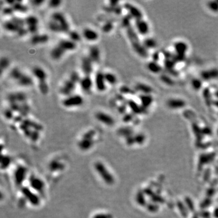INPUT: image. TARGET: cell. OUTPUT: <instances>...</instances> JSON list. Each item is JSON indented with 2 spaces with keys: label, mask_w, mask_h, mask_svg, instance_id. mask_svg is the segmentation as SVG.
I'll use <instances>...</instances> for the list:
<instances>
[{
  "label": "cell",
  "mask_w": 218,
  "mask_h": 218,
  "mask_svg": "<svg viewBox=\"0 0 218 218\" xmlns=\"http://www.w3.org/2000/svg\"><path fill=\"white\" fill-rule=\"evenodd\" d=\"M62 105L67 108L81 106L84 103V99L80 94H73L65 97L62 101Z\"/></svg>",
  "instance_id": "1"
},
{
  "label": "cell",
  "mask_w": 218,
  "mask_h": 218,
  "mask_svg": "<svg viewBox=\"0 0 218 218\" xmlns=\"http://www.w3.org/2000/svg\"><path fill=\"white\" fill-rule=\"evenodd\" d=\"M51 20L57 21L61 27L63 33H68L70 29V25L69 22L67 21L65 17L62 13L59 12H56L52 13L51 16Z\"/></svg>",
  "instance_id": "2"
},
{
  "label": "cell",
  "mask_w": 218,
  "mask_h": 218,
  "mask_svg": "<svg viewBox=\"0 0 218 218\" xmlns=\"http://www.w3.org/2000/svg\"><path fill=\"white\" fill-rule=\"evenodd\" d=\"M124 8L128 12L129 15L136 20L142 19L143 15L141 10L136 6L129 3H126L124 4Z\"/></svg>",
  "instance_id": "3"
},
{
  "label": "cell",
  "mask_w": 218,
  "mask_h": 218,
  "mask_svg": "<svg viewBox=\"0 0 218 218\" xmlns=\"http://www.w3.org/2000/svg\"><path fill=\"white\" fill-rule=\"evenodd\" d=\"M76 84L70 79H67L60 89V93L66 97H69L73 94L72 93L76 89Z\"/></svg>",
  "instance_id": "4"
},
{
  "label": "cell",
  "mask_w": 218,
  "mask_h": 218,
  "mask_svg": "<svg viewBox=\"0 0 218 218\" xmlns=\"http://www.w3.org/2000/svg\"><path fill=\"white\" fill-rule=\"evenodd\" d=\"M93 62L88 56L84 57L81 60V70L84 75L90 76L93 70Z\"/></svg>",
  "instance_id": "5"
},
{
  "label": "cell",
  "mask_w": 218,
  "mask_h": 218,
  "mask_svg": "<svg viewBox=\"0 0 218 218\" xmlns=\"http://www.w3.org/2000/svg\"><path fill=\"white\" fill-rule=\"evenodd\" d=\"M94 85L97 89L101 92H104L107 89L106 81L104 76V73L101 72H98L94 77Z\"/></svg>",
  "instance_id": "6"
},
{
  "label": "cell",
  "mask_w": 218,
  "mask_h": 218,
  "mask_svg": "<svg viewBox=\"0 0 218 218\" xmlns=\"http://www.w3.org/2000/svg\"><path fill=\"white\" fill-rule=\"evenodd\" d=\"M95 118L101 123L108 126H112L115 123V120L112 116L102 112H97L95 114Z\"/></svg>",
  "instance_id": "7"
},
{
  "label": "cell",
  "mask_w": 218,
  "mask_h": 218,
  "mask_svg": "<svg viewBox=\"0 0 218 218\" xmlns=\"http://www.w3.org/2000/svg\"><path fill=\"white\" fill-rule=\"evenodd\" d=\"M79 84L82 90L86 93H89L92 90L93 82L90 76L84 75L83 78H81Z\"/></svg>",
  "instance_id": "8"
},
{
  "label": "cell",
  "mask_w": 218,
  "mask_h": 218,
  "mask_svg": "<svg viewBox=\"0 0 218 218\" xmlns=\"http://www.w3.org/2000/svg\"><path fill=\"white\" fill-rule=\"evenodd\" d=\"M135 27L138 33L141 35H146L150 31V27L148 23L143 19L136 20Z\"/></svg>",
  "instance_id": "9"
},
{
  "label": "cell",
  "mask_w": 218,
  "mask_h": 218,
  "mask_svg": "<svg viewBox=\"0 0 218 218\" xmlns=\"http://www.w3.org/2000/svg\"><path fill=\"white\" fill-rule=\"evenodd\" d=\"M58 45L60 46L65 52L73 51L77 47L76 43L70 39L60 40L58 43Z\"/></svg>",
  "instance_id": "10"
},
{
  "label": "cell",
  "mask_w": 218,
  "mask_h": 218,
  "mask_svg": "<svg viewBox=\"0 0 218 218\" xmlns=\"http://www.w3.org/2000/svg\"><path fill=\"white\" fill-rule=\"evenodd\" d=\"M88 57L93 63H98L101 58V53L99 47L97 46H92L89 48Z\"/></svg>",
  "instance_id": "11"
},
{
  "label": "cell",
  "mask_w": 218,
  "mask_h": 218,
  "mask_svg": "<svg viewBox=\"0 0 218 218\" xmlns=\"http://www.w3.org/2000/svg\"><path fill=\"white\" fill-rule=\"evenodd\" d=\"M32 72L34 77L38 81V82L46 81L47 75L46 71L43 68L39 66H35L33 68Z\"/></svg>",
  "instance_id": "12"
},
{
  "label": "cell",
  "mask_w": 218,
  "mask_h": 218,
  "mask_svg": "<svg viewBox=\"0 0 218 218\" xmlns=\"http://www.w3.org/2000/svg\"><path fill=\"white\" fill-rule=\"evenodd\" d=\"M49 40V36L45 33L33 35L31 39V42L33 45L44 44Z\"/></svg>",
  "instance_id": "13"
},
{
  "label": "cell",
  "mask_w": 218,
  "mask_h": 218,
  "mask_svg": "<svg viewBox=\"0 0 218 218\" xmlns=\"http://www.w3.org/2000/svg\"><path fill=\"white\" fill-rule=\"evenodd\" d=\"M83 35L86 40L92 42L98 40L99 38V35L98 32L90 28H85L83 30Z\"/></svg>",
  "instance_id": "14"
},
{
  "label": "cell",
  "mask_w": 218,
  "mask_h": 218,
  "mask_svg": "<svg viewBox=\"0 0 218 218\" xmlns=\"http://www.w3.org/2000/svg\"><path fill=\"white\" fill-rule=\"evenodd\" d=\"M185 102L178 98H172L167 102V106L173 110H177V109H181L185 106Z\"/></svg>",
  "instance_id": "15"
},
{
  "label": "cell",
  "mask_w": 218,
  "mask_h": 218,
  "mask_svg": "<svg viewBox=\"0 0 218 218\" xmlns=\"http://www.w3.org/2000/svg\"><path fill=\"white\" fill-rule=\"evenodd\" d=\"M65 53V52L58 44L53 47L50 52V57L53 60H60Z\"/></svg>",
  "instance_id": "16"
},
{
  "label": "cell",
  "mask_w": 218,
  "mask_h": 218,
  "mask_svg": "<svg viewBox=\"0 0 218 218\" xmlns=\"http://www.w3.org/2000/svg\"><path fill=\"white\" fill-rule=\"evenodd\" d=\"M174 48L176 51V53L178 54L179 57L184 56L188 50L187 44L183 41L176 42L174 45Z\"/></svg>",
  "instance_id": "17"
},
{
  "label": "cell",
  "mask_w": 218,
  "mask_h": 218,
  "mask_svg": "<svg viewBox=\"0 0 218 218\" xmlns=\"http://www.w3.org/2000/svg\"><path fill=\"white\" fill-rule=\"evenodd\" d=\"M17 82L20 86L23 87H30L33 84V80L32 78L24 73Z\"/></svg>",
  "instance_id": "18"
},
{
  "label": "cell",
  "mask_w": 218,
  "mask_h": 218,
  "mask_svg": "<svg viewBox=\"0 0 218 218\" xmlns=\"http://www.w3.org/2000/svg\"><path fill=\"white\" fill-rule=\"evenodd\" d=\"M132 46L134 50L138 54H140L141 57H145L147 55V52L145 50V48L143 45H142L139 40H135L133 41H132Z\"/></svg>",
  "instance_id": "19"
},
{
  "label": "cell",
  "mask_w": 218,
  "mask_h": 218,
  "mask_svg": "<svg viewBox=\"0 0 218 218\" xmlns=\"http://www.w3.org/2000/svg\"><path fill=\"white\" fill-rule=\"evenodd\" d=\"M139 98L141 103V107L144 108L149 107L153 101V97L150 94H141Z\"/></svg>",
  "instance_id": "20"
},
{
  "label": "cell",
  "mask_w": 218,
  "mask_h": 218,
  "mask_svg": "<svg viewBox=\"0 0 218 218\" xmlns=\"http://www.w3.org/2000/svg\"><path fill=\"white\" fill-rule=\"evenodd\" d=\"M202 78L205 80H211L218 78V70L213 69L204 71L201 74Z\"/></svg>",
  "instance_id": "21"
},
{
  "label": "cell",
  "mask_w": 218,
  "mask_h": 218,
  "mask_svg": "<svg viewBox=\"0 0 218 218\" xmlns=\"http://www.w3.org/2000/svg\"><path fill=\"white\" fill-rule=\"evenodd\" d=\"M3 27L8 32L17 33L20 28V27L17 25L14 22H13L11 20L5 21L3 24Z\"/></svg>",
  "instance_id": "22"
},
{
  "label": "cell",
  "mask_w": 218,
  "mask_h": 218,
  "mask_svg": "<svg viewBox=\"0 0 218 218\" xmlns=\"http://www.w3.org/2000/svg\"><path fill=\"white\" fill-rule=\"evenodd\" d=\"M127 106L129 107V108L131 109L132 113L134 114L142 113V112L143 111V109L144 108L140 106L134 101L132 100H127Z\"/></svg>",
  "instance_id": "23"
},
{
  "label": "cell",
  "mask_w": 218,
  "mask_h": 218,
  "mask_svg": "<svg viewBox=\"0 0 218 218\" xmlns=\"http://www.w3.org/2000/svg\"><path fill=\"white\" fill-rule=\"evenodd\" d=\"M22 122L24 124H25L27 126H28L30 129L31 128L33 129L34 130L39 131L41 130H42L43 129L42 126H41L39 124L28 118H24Z\"/></svg>",
  "instance_id": "24"
},
{
  "label": "cell",
  "mask_w": 218,
  "mask_h": 218,
  "mask_svg": "<svg viewBox=\"0 0 218 218\" xmlns=\"http://www.w3.org/2000/svg\"><path fill=\"white\" fill-rule=\"evenodd\" d=\"M135 90L141 92L142 94H150L152 92L151 87L143 83H138L135 86Z\"/></svg>",
  "instance_id": "25"
},
{
  "label": "cell",
  "mask_w": 218,
  "mask_h": 218,
  "mask_svg": "<svg viewBox=\"0 0 218 218\" xmlns=\"http://www.w3.org/2000/svg\"><path fill=\"white\" fill-rule=\"evenodd\" d=\"M48 27L49 29L54 33H63L62 29L60 25L55 21L53 20H50V21L49 22Z\"/></svg>",
  "instance_id": "26"
},
{
  "label": "cell",
  "mask_w": 218,
  "mask_h": 218,
  "mask_svg": "<svg viewBox=\"0 0 218 218\" xmlns=\"http://www.w3.org/2000/svg\"><path fill=\"white\" fill-rule=\"evenodd\" d=\"M147 69L150 72L153 73H158L162 70L161 67L156 62V61L149 62L147 64Z\"/></svg>",
  "instance_id": "27"
},
{
  "label": "cell",
  "mask_w": 218,
  "mask_h": 218,
  "mask_svg": "<svg viewBox=\"0 0 218 218\" xmlns=\"http://www.w3.org/2000/svg\"><path fill=\"white\" fill-rule=\"evenodd\" d=\"M106 83L108 84L113 86L117 83V78L115 74L111 72H106L104 73Z\"/></svg>",
  "instance_id": "28"
},
{
  "label": "cell",
  "mask_w": 218,
  "mask_h": 218,
  "mask_svg": "<svg viewBox=\"0 0 218 218\" xmlns=\"http://www.w3.org/2000/svg\"><path fill=\"white\" fill-rule=\"evenodd\" d=\"M23 74V72L18 67H13L10 70L9 75L10 77L16 81H17Z\"/></svg>",
  "instance_id": "29"
},
{
  "label": "cell",
  "mask_w": 218,
  "mask_h": 218,
  "mask_svg": "<svg viewBox=\"0 0 218 218\" xmlns=\"http://www.w3.org/2000/svg\"><path fill=\"white\" fill-rule=\"evenodd\" d=\"M13 8L14 9L15 12H20V13H26L28 10V7L25 4L22 3V1H16L15 4L13 5Z\"/></svg>",
  "instance_id": "30"
},
{
  "label": "cell",
  "mask_w": 218,
  "mask_h": 218,
  "mask_svg": "<svg viewBox=\"0 0 218 218\" xmlns=\"http://www.w3.org/2000/svg\"><path fill=\"white\" fill-rule=\"evenodd\" d=\"M114 28V23L112 21H108L104 23L101 30L104 33H110Z\"/></svg>",
  "instance_id": "31"
},
{
  "label": "cell",
  "mask_w": 218,
  "mask_h": 218,
  "mask_svg": "<svg viewBox=\"0 0 218 218\" xmlns=\"http://www.w3.org/2000/svg\"><path fill=\"white\" fill-rule=\"evenodd\" d=\"M25 23L27 26L29 25H38L39 20L38 18L34 15L27 16L25 19Z\"/></svg>",
  "instance_id": "32"
},
{
  "label": "cell",
  "mask_w": 218,
  "mask_h": 218,
  "mask_svg": "<svg viewBox=\"0 0 218 218\" xmlns=\"http://www.w3.org/2000/svg\"><path fill=\"white\" fill-rule=\"evenodd\" d=\"M38 89L41 93L43 94H47L49 92V88L46 81L38 82Z\"/></svg>",
  "instance_id": "33"
},
{
  "label": "cell",
  "mask_w": 218,
  "mask_h": 218,
  "mask_svg": "<svg viewBox=\"0 0 218 218\" xmlns=\"http://www.w3.org/2000/svg\"><path fill=\"white\" fill-rule=\"evenodd\" d=\"M68 36L69 37V39L72 41H73V42L75 43H77L79 42L81 39V36L79 35V33L75 31H70L69 32H68Z\"/></svg>",
  "instance_id": "34"
},
{
  "label": "cell",
  "mask_w": 218,
  "mask_h": 218,
  "mask_svg": "<svg viewBox=\"0 0 218 218\" xmlns=\"http://www.w3.org/2000/svg\"><path fill=\"white\" fill-rule=\"evenodd\" d=\"M143 46L145 48L147 49H152L156 47V42L155 39L153 38H147L144 40Z\"/></svg>",
  "instance_id": "35"
},
{
  "label": "cell",
  "mask_w": 218,
  "mask_h": 218,
  "mask_svg": "<svg viewBox=\"0 0 218 218\" xmlns=\"http://www.w3.org/2000/svg\"><path fill=\"white\" fill-rule=\"evenodd\" d=\"M119 92L122 94H134L135 91L126 86H121L119 88Z\"/></svg>",
  "instance_id": "36"
},
{
  "label": "cell",
  "mask_w": 218,
  "mask_h": 218,
  "mask_svg": "<svg viewBox=\"0 0 218 218\" xmlns=\"http://www.w3.org/2000/svg\"><path fill=\"white\" fill-rule=\"evenodd\" d=\"M15 95H16V99H17V102L20 104H22L25 102H27V96L24 93L21 92H17L15 93Z\"/></svg>",
  "instance_id": "37"
},
{
  "label": "cell",
  "mask_w": 218,
  "mask_h": 218,
  "mask_svg": "<svg viewBox=\"0 0 218 218\" xmlns=\"http://www.w3.org/2000/svg\"><path fill=\"white\" fill-rule=\"evenodd\" d=\"M192 86L195 90H199L202 86V83L201 79L195 78L192 81Z\"/></svg>",
  "instance_id": "38"
},
{
  "label": "cell",
  "mask_w": 218,
  "mask_h": 218,
  "mask_svg": "<svg viewBox=\"0 0 218 218\" xmlns=\"http://www.w3.org/2000/svg\"><path fill=\"white\" fill-rule=\"evenodd\" d=\"M69 79L76 84L77 83H79L81 77L80 76L79 74L77 72L74 71V72H72L71 74L70 75Z\"/></svg>",
  "instance_id": "39"
},
{
  "label": "cell",
  "mask_w": 218,
  "mask_h": 218,
  "mask_svg": "<svg viewBox=\"0 0 218 218\" xmlns=\"http://www.w3.org/2000/svg\"><path fill=\"white\" fill-rule=\"evenodd\" d=\"M10 20L13 22H14L17 25H18L20 27H24V25H25V20H23V19H22V18H19L18 17L13 16V17H12V18H10Z\"/></svg>",
  "instance_id": "40"
},
{
  "label": "cell",
  "mask_w": 218,
  "mask_h": 218,
  "mask_svg": "<svg viewBox=\"0 0 218 218\" xmlns=\"http://www.w3.org/2000/svg\"><path fill=\"white\" fill-rule=\"evenodd\" d=\"M9 65V60L8 58L3 57L0 60V68H1V72H2L4 69H7Z\"/></svg>",
  "instance_id": "41"
},
{
  "label": "cell",
  "mask_w": 218,
  "mask_h": 218,
  "mask_svg": "<svg viewBox=\"0 0 218 218\" xmlns=\"http://www.w3.org/2000/svg\"><path fill=\"white\" fill-rule=\"evenodd\" d=\"M207 6L210 10L214 13H218V3L217 1H210L207 4Z\"/></svg>",
  "instance_id": "42"
},
{
  "label": "cell",
  "mask_w": 218,
  "mask_h": 218,
  "mask_svg": "<svg viewBox=\"0 0 218 218\" xmlns=\"http://www.w3.org/2000/svg\"><path fill=\"white\" fill-rule=\"evenodd\" d=\"M3 114H4V117L7 119H12L14 118V115H13V112L11 110V109L10 108H6L5 110H4V112H3Z\"/></svg>",
  "instance_id": "43"
},
{
  "label": "cell",
  "mask_w": 218,
  "mask_h": 218,
  "mask_svg": "<svg viewBox=\"0 0 218 218\" xmlns=\"http://www.w3.org/2000/svg\"><path fill=\"white\" fill-rule=\"evenodd\" d=\"M95 134H96V132L94 130H90L86 132L83 135V139H89V140H93V137L94 136Z\"/></svg>",
  "instance_id": "44"
},
{
  "label": "cell",
  "mask_w": 218,
  "mask_h": 218,
  "mask_svg": "<svg viewBox=\"0 0 218 218\" xmlns=\"http://www.w3.org/2000/svg\"><path fill=\"white\" fill-rule=\"evenodd\" d=\"M15 11L14 10V9L13 8L12 6H7L6 7L3 9V14H4L5 15H7V16H12L13 13H14Z\"/></svg>",
  "instance_id": "45"
},
{
  "label": "cell",
  "mask_w": 218,
  "mask_h": 218,
  "mask_svg": "<svg viewBox=\"0 0 218 218\" xmlns=\"http://www.w3.org/2000/svg\"><path fill=\"white\" fill-rule=\"evenodd\" d=\"M127 102L126 103H121L117 107V110L120 114H126V110H127Z\"/></svg>",
  "instance_id": "46"
},
{
  "label": "cell",
  "mask_w": 218,
  "mask_h": 218,
  "mask_svg": "<svg viewBox=\"0 0 218 218\" xmlns=\"http://www.w3.org/2000/svg\"><path fill=\"white\" fill-rule=\"evenodd\" d=\"M132 18L129 15L124 17L123 18H122V24L123 26H124L125 27H126V29H127L128 27H130V19Z\"/></svg>",
  "instance_id": "47"
},
{
  "label": "cell",
  "mask_w": 218,
  "mask_h": 218,
  "mask_svg": "<svg viewBox=\"0 0 218 218\" xmlns=\"http://www.w3.org/2000/svg\"><path fill=\"white\" fill-rule=\"evenodd\" d=\"M9 108L13 112H19L21 109V105L20 103L17 102L10 103L9 105Z\"/></svg>",
  "instance_id": "48"
},
{
  "label": "cell",
  "mask_w": 218,
  "mask_h": 218,
  "mask_svg": "<svg viewBox=\"0 0 218 218\" xmlns=\"http://www.w3.org/2000/svg\"><path fill=\"white\" fill-rule=\"evenodd\" d=\"M61 1L60 0H51L49 1V6L50 8H57L61 5Z\"/></svg>",
  "instance_id": "49"
},
{
  "label": "cell",
  "mask_w": 218,
  "mask_h": 218,
  "mask_svg": "<svg viewBox=\"0 0 218 218\" xmlns=\"http://www.w3.org/2000/svg\"><path fill=\"white\" fill-rule=\"evenodd\" d=\"M27 29L28 32L32 33L33 35H35L38 32V25H29L27 27Z\"/></svg>",
  "instance_id": "50"
},
{
  "label": "cell",
  "mask_w": 218,
  "mask_h": 218,
  "mask_svg": "<svg viewBox=\"0 0 218 218\" xmlns=\"http://www.w3.org/2000/svg\"><path fill=\"white\" fill-rule=\"evenodd\" d=\"M7 100L9 102V104L13 103V102H16L17 99H16V95L15 93H10L7 95Z\"/></svg>",
  "instance_id": "51"
},
{
  "label": "cell",
  "mask_w": 218,
  "mask_h": 218,
  "mask_svg": "<svg viewBox=\"0 0 218 218\" xmlns=\"http://www.w3.org/2000/svg\"><path fill=\"white\" fill-rule=\"evenodd\" d=\"M20 105H21V108L22 110H24L27 113H29V112L31 110V107L28 104V103H27V102H25L24 103L20 104Z\"/></svg>",
  "instance_id": "52"
},
{
  "label": "cell",
  "mask_w": 218,
  "mask_h": 218,
  "mask_svg": "<svg viewBox=\"0 0 218 218\" xmlns=\"http://www.w3.org/2000/svg\"><path fill=\"white\" fill-rule=\"evenodd\" d=\"M133 119V113H126L122 119H123L124 122H129L131 121H132Z\"/></svg>",
  "instance_id": "53"
},
{
  "label": "cell",
  "mask_w": 218,
  "mask_h": 218,
  "mask_svg": "<svg viewBox=\"0 0 218 218\" xmlns=\"http://www.w3.org/2000/svg\"><path fill=\"white\" fill-rule=\"evenodd\" d=\"M115 98V99L117 101L121 102V103H126L127 101L126 100L125 97H124V95L121 94V93L120 94H117Z\"/></svg>",
  "instance_id": "54"
},
{
  "label": "cell",
  "mask_w": 218,
  "mask_h": 218,
  "mask_svg": "<svg viewBox=\"0 0 218 218\" xmlns=\"http://www.w3.org/2000/svg\"><path fill=\"white\" fill-rule=\"evenodd\" d=\"M27 33H28V31H27V28H25L24 27H20L19 31L17 32V34L20 36H23L24 35H25Z\"/></svg>",
  "instance_id": "55"
},
{
  "label": "cell",
  "mask_w": 218,
  "mask_h": 218,
  "mask_svg": "<svg viewBox=\"0 0 218 218\" xmlns=\"http://www.w3.org/2000/svg\"><path fill=\"white\" fill-rule=\"evenodd\" d=\"M31 3L33 6H39L44 3V1H43V0H33V1H31Z\"/></svg>",
  "instance_id": "56"
},
{
  "label": "cell",
  "mask_w": 218,
  "mask_h": 218,
  "mask_svg": "<svg viewBox=\"0 0 218 218\" xmlns=\"http://www.w3.org/2000/svg\"><path fill=\"white\" fill-rule=\"evenodd\" d=\"M119 2L118 1H110L108 2V4L109 6H110L113 7H117L118 6H119Z\"/></svg>",
  "instance_id": "57"
},
{
  "label": "cell",
  "mask_w": 218,
  "mask_h": 218,
  "mask_svg": "<svg viewBox=\"0 0 218 218\" xmlns=\"http://www.w3.org/2000/svg\"><path fill=\"white\" fill-rule=\"evenodd\" d=\"M116 102H117V101L115 99V98H114L113 99H111V100L110 101V102H109V103H110V107H116V106L117 105H116Z\"/></svg>",
  "instance_id": "58"
},
{
  "label": "cell",
  "mask_w": 218,
  "mask_h": 218,
  "mask_svg": "<svg viewBox=\"0 0 218 218\" xmlns=\"http://www.w3.org/2000/svg\"><path fill=\"white\" fill-rule=\"evenodd\" d=\"M213 105L218 108V100H216L213 102Z\"/></svg>",
  "instance_id": "59"
},
{
  "label": "cell",
  "mask_w": 218,
  "mask_h": 218,
  "mask_svg": "<svg viewBox=\"0 0 218 218\" xmlns=\"http://www.w3.org/2000/svg\"><path fill=\"white\" fill-rule=\"evenodd\" d=\"M214 96L217 98V100H218V90H217L216 91H215V92H214Z\"/></svg>",
  "instance_id": "60"
},
{
  "label": "cell",
  "mask_w": 218,
  "mask_h": 218,
  "mask_svg": "<svg viewBox=\"0 0 218 218\" xmlns=\"http://www.w3.org/2000/svg\"><path fill=\"white\" fill-rule=\"evenodd\" d=\"M217 1V3H218V1Z\"/></svg>",
  "instance_id": "61"
}]
</instances>
